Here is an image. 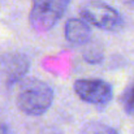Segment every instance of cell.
I'll list each match as a JSON object with an SVG mask.
<instances>
[{
	"label": "cell",
	"mask_w": 134,
	"mask_h": 134,
	"mask_svg": "<svg viewBox=\"0 0 134 134\" xmlns=\"http://www.w3.org/2000/svg\"><path fill=\"white\" fill-rule=\"evenodd\" d=\"M53 89L41 80L30 78L25 81L17 92L16 103L21 112L29 116L46 113L53 102Z\"/></svg>",
	"instance_id": "obj_1"
},
{
	"label": "cell",
	"mask_w": 134,
	"mask_h": 134,
	"mask_svg": "<svg viewBox=\"0 0 134 134\" xmlns=\"http://www.w3.org/2000/svg\"><path fill=\"white\" fill-rule=\"evenodd\" d=\"M70 0H33L29 21L37 33L51 30L64 16Z\"/></svg>",
	"instance_id": "obj_2"
},
{
	"label": "cell",
	"mask_w": 134,
	"mask_h": 134,
	"mask_svg": "<svg viewBox=\"0 0 134 134\" xmlns=\"http://www.w3.org/2000/svg\"><path fill=\"white\" fill-rule=\"evenodd\" d=\"M81 17L89 24L107 31H116L124 25L119 10L100 0H91L86 3L81 8Z\"/></svg>",
	"instance_id": "obj_3"
},
{
	"label": "cell",
	"mask_w": 134,
	"mask_h": 134,
	"mask_svg": "<svg viewBox=\"0 0 134 134\" xmlns=\"http://www.w3.org/2000/svg\"><path fill=\"white\" fill-rule=\"evenodd\" d=\"M73 89L81 100L98 107H105L113 98L112 86L99 78L77 80L73 85Z\"/></svg>",
	"instance_id": "obj_4"
},
{
	"label": "cell",
	"mask_w": 134,
	"mask_h": 134,
	"mask_svg": "<svg viewBox=\"0 0 134 134\" xmlns=\"http://www.w3.org/2000/svg\"><path fill=\"white\" fill-rule=\"evenodd\" d=\"M30 61L26 55L10 52L0 57V70L7 86H13L21 81L29 72Z\"/></svg>",
	"instance_id": "obj_5"
},
{
	"label": "cell",
	"mask_w": 134,
	"mask_h": 134,
	"mask_svg": "<svg viewBox=\"0 0 134 134\" xmlns=\"http://www.w3.org/2000/svg\"><path fill=\"white\" fill-rule=\"evenodd\" d=\"M64 34L73 44H89L91 41V29L83 18H69L65 22Z\"/></svg>",
	"instance_id": "obj_6"
},
{
	"label": "cell",
	"mask_w": 134,
	"mask_h": 134,
	"mask_svg": "<svg viewBox=\"0 0 134 134\" xmlns=\"http://www.w3.org/2000/svg\"><path fill=\"white\" fill-rule=\"evenodd\" d=\"M80 134H119L116 129L99 121H90L83 125Z\"/></svg>",
	"instance_id": "obj_7"
},
{
	"label": "cell",
	"mask_w": 134,
	"mask_h": 134,
	"mask_svg": "<svg viewBox=\"0 0 134 134\" xmlns=\"http://www.w3.org/2000/svg\"><path fill=\"white\" fill-rule=\"evenodd\" d=\"M121 102H122V107H124L125 112L134 116V83L125 91Z\"/></svg>",
	"instance_id": "obj_8"
},
{
	"label": "cell",
	"mask_w": 134,
	"mask_h": 134,
	"mask_svg": "<svg viewBox=\"0 0 134 134\" xmlns=\"http://www.w3.org/2000/svg\"><path fill=\"white\" fill-rule=\"evenodd\" d=\"M83 57L87 63H91V64H98L103 60V51L100 47H89L86 48L85 53H83Z\"/></svg>",
	"instance_id": "obj_9"
},
{
	"label": "cell",
	"mask_w": 134,
	"mask_h": 134,
	"mask_svg": "<svg viewBox=\"0 0 134 134\" xmlns=\"http://www.w3.org/2000/svg\"><path fill=\"white\" fill-rule=\"evenodd\" d=\"M0 134H10L9 125H8L5 121H3L1 119H0Z\"/></svg>",
	"instance_id": "obj_10"
},
{
	"label": "cell",
	"mask_w": 134,
	"mask_h": 134,
	"mask_svg": "<svg viewBox=\"0 0 134 134\" xmlns=\"http://www.w3.org/2000/svg\"><path fill=\"white\" fill-rule=\"evenodd\" d=\"M41 134H63V132L60 129H56V128H47L44 130H42Z\"/></svg>",
	"instance_id": "obj_11"
},
{
	"label": "cell",
	"mask_w": 134,
	"mask_h": 134,
	"mask_svg": "<svg viewBox=\"0 0 134 134\" xmlns=\"http://www.w3.org/2000/svg\"><path fill=\"white\" fill-rule=\"evenodd\" d=\"M122 1H124L125 4H133L134 3V0H122Z\"/></svg>",
	"instance_id": "obj_12"
}]
</instances>
